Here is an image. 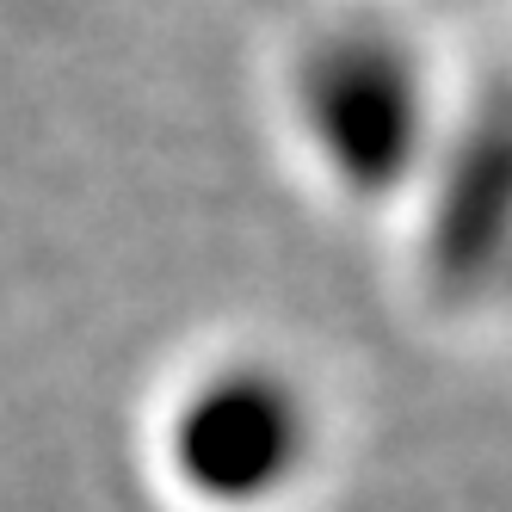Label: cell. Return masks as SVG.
<instances>
[{
  "label": "cell",
  "mask_w": 512,
  "mask_h": 512,
  "mask_svg": "<svg viewBox=\"0 0 512 512\" xmlns=\"http://www.w3.org/2000/svg\"><path fill=\"white\" fill-rule=\"evenodd\" d=\"M315 112H321V130L334 136V149L352 173L383 179V173H395L401 149H408L414 87L389 50L346 44L315 75Z\"/></svg>",
  "instance_id": "1"
}]
</instances>
